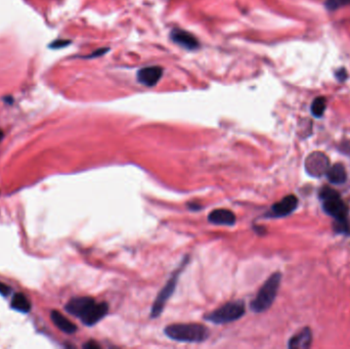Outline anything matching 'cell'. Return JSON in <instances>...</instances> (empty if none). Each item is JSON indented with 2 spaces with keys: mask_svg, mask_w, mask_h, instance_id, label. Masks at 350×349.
<instances>
[{
  "mask_svg": "<svg viewBox=\"0 0 350 349\" xmlns=\"http://www.w3.org/2000/svg\"><path fill=\"white\" fill-rule=\"evenodd\" d=\"M319 199L322 202L323 211L335 220L334 229L339 234L348 236L350 234L348 207L340 194L330 187H323L319 191Z\"/></svg>",
  "mask_w": 350,
  "mask_h": 349,
  "instance_id": "cell-1",
  "label": "cell"
},
{
  "mask_svg": "<svg viewBox=\"0 0 350 349\" xmlns=\"http://www.w3.org/2000/svg\"><path fill=\"white\" fill-rule=\"evenodd\" d=\"M66 310L79 317L86 325H94L106 316L109 311V305L106 302L97 303L91 297L72 298L65 306Z\"/></svg>",
  "mask_w": 350,
  "mask_h": 349,
  "instance_id": "cell-2",
  "label": "cell"
},
{
  "mask_svg": "<svg viewBox=\"0 0 350 349\" xmlns=\"http://www.w3.org/2000/svg\"><path fill=\"white\" fill-rule=\"evenodd\" d=\"M164 332L172 340L189 343L203 342L209 335L208 329L199 323H174L165 328Z\"/></svg>",
  "mask_w": 350,
  "mask_h": 349,
  "instance_id": "cell-3",
  "label": "cell"
},
{
  "mask_svg": "<svg viewBox=\"0 0 350 349\" xmlns=\"http://www.w3.org/2000/svg\"><path fill=\"white\" fill-rule=\"evenodd\" d=\"M282 281V273H272L260 288L258 294L251 302V309L254 312H263L267 310L273 303Z\"/></svg>",
  "mask_w": 350,
  "mask_h": 349,
  "instance_id": "cell-4",
  "label": "cell"
},
{
  "mask_svg": "<svg viewBox=\"0 0 350 349\" xmlns=\"http://www.w3.org/2000/svg\"><path fill=\"white\" fill-rule=\"evenodd\" d=\"M245 313V304L242 301H235V302H228L222 306H220L218 309H215L211 313L206 315V319L220 324V323H227L235 321L239 318H241Z\"/></svg>",
  "mask_w": 350,
  "mask_h": 349,
  "instance_id": "cell-5",
  "label": "cell"
},
{
  "mask_svg": "<svg viewBox=\"0 0 350 349\" xmlns=\"http://www.w3.org/2000/svg\"><path fill=\"white\" fill-rule=\"evenodd\" d=\"M189 262V259L188 258H184V260L182 261V263L180 264V266L174 271V273L172 274V276L169 278V281L166 283V285L164 286V288L160 291V293L158 294L154 304H153V307H152V312H151V316L153 318L155 317H158L164 307H165V304L166 302L168 301V299L172 296L175 288H176V285H177V281H178V277H179V274L180 272L182 271V269L184 268V266L186 265V263Z\"/></svg>",
  "mask_w": 350,
  "mask_h": 349,
  "instance_id": "cell-6",
  "label": "cell"
},
{
  "mask_svg": "<svg viewBox=\"0 0 350 349\" xmlns=\"http://www.w3.org/2000/svg\"><path fill=\"white\" fill-rule=\"evenodd\" d=\"M305 170L306 172L315 178L325 175L328 169L330 168L329 158L321 152H313L305 160Z\"/></svg>",
  "mask_w": 350,
  "mask_h": 349,
  "instance_id": "cell-7",
  "label": "cell"
},
{
  "mask_svg": "<svg viewBox=\"0 0 350 349\" xmlns=\"http://www.w3.org/2000/svg\"><path fill=\"white\" fill-rule=\"evenodd\" d=\"M298 206V199L294 195H289L283 198L281 201L272 205L269 212L266 214L267 217L279 218L285 217L293 213Z\"/></svg>",
  "mask_w": 350,
  "mask_h": 349,
  "instance_id": "cell-8",
  "label": "cell"
},
{
  "mask_svg": "<svg viewBox=\"0 0 350 349\" xmlns=\"http://www.w3.org/2000/svg\"><path fill=\"white\" fill-rule=\"evenodd\" d=\"M171 40L188 51H196L200 48L199 40L190 32L175 28L170 33Z\"/></svg>",
  "mask_w": 350,
  "mask_h": 349,
  "instance_id": "cell-9",
  "label": "cell"
},
{
  "mask_svg": "<svg viewBox=\"0 0 350 349\" xmlns=\"http://www.w3.org/2000/svg\"><path fill=\"white\" fill-rule=\"evenodd\" d=\"M163 69L159 66H149L142 68L137 72V81L148 87L155 86L162 78Z\"/></svg>",
  "mask_w": 350,
  "mask_h": 349,
  "instance_id": "cell-10",
  "label": "cell"
},
{
  "mask_svg": "<svg viewBox=\"0 0 350 349\" xmlns=\"http://www.w3.org/2000/svg\"><path fill=\"white\" fill-rule=\"evenodd\" d=\"M208 220L213 224L232 226L236 223V215L228 209H215L208 215Z\"/></svg>",
  "mask_w": 350,
  "mask_h": 349,
  "instance_id": "cell-11",
  "label": "cell"
},
{
  "mask_svg": "<svg viewBox=\"0 0 350 349\" xmlns=\"http://www.w3.org/2000/svg\"><path fill=\"white\" fill-rule=\"evenodd\" d=\"M312 342V333L309 328H304L298 334L293 336L288 343V347L291 349H307Z\"/></svg>",
  "mask_w": 350,
  "mask_h": 349,
  "instance_id": "cell-12",
  "label": "cell"
},
{
  "mask_svg": "<svg viewBox=\"0 0 350 349\" xmlns=\"http://www.w3.org/2000/svg\"><path fill=\"white\" fill-rule=\"evenodd\" d=\"M326 178L332 184H343L347 180V172L345 167L341 163H336L330 167L325 173Z\"/></svg>",
  "mask_w": 350,
  "mask_h": 349,
  "instance_id": "cell-13",
  "label": "cell"
},
{
  "mask_svg": "<svg viewBox=\"0 0 350 349\" xmlns=\"http://www.w3.org/2000/svg\"><path fill=\"white\" fill-rule=\"evenodd\" d=\"M52 320L54 323L64 333L67 334H74L77 331V327L65 315H63L60 311L58 310H53L51 313Z\"/></svg>",
  "mask_w": 350,
  "mask_h": 349,
  "instance_id": "cell-14",
  "label": "cell"
},
{
  "mask_svg": "<svg viewBox=\"0 0 350 349\" xmlns=\"http://www.w3.org/2000/svg\"><path fill=\"white\" fill-rule=\"evenodd\" d=\"M11 306L20 312H24L27 313L31 310V303L30 301L27 299V297L25 295H23L22 293H17L14 295L12 302H11Z\"/></svg>",
  "mask_w": 350,
  "mask_h": 349,
  "instance_id": "cell-15",
  "label": "cell"
},
{
  "mask_svg": "<svg viewBox=\"0 0 350 349\" xmlns=\"http://www.w3.org/2000/svg\"><path fill=\"white\" fill-rule=\"evenodd\" d=\"M326 108V101L323 97H318L315 98L311 104L310 110H311V114L316 117V118H320Z\"/></svg>",
  "mask_w": 350,
  "mask_h": 349,
  "instance_id": "cell-16",
  "label": "cell"
},
{
  "mask_svg": "<svg viewBox=\"0 0 350 349\" xmlns=\"http://www.w3.org/2000/svg\"><path fill=\"white\" fill-rule=\"evenodd\" d=\"M350 6V0H325L324 7L328 11L334 12L341 8Z\"/></svg>",
  "mask_w": 350,
  "mask_h": 349,
  "instance_id": "cell-17",
  "label": "cell"
},
{
  "mask_svg": "<svg viewBox=\"0 0 350 349\" xmlns=\"http://www.w3.org/2000/svg\"><path fill=\"white\" fill-rule=\"evenodd\" d=\"M335 77L339 82H344L347 79V72L345 68H340L335 71Z\"/></svg>",
  "mask_w": 350,
  "mask_h": 349,
  "instance_id": "cell-18",
  "label": "cell"
},
{
  "mask_svg": "<svg viewBox=\"0 0 350 349\" xmlns=\"http://www.w3.org/2000/svg\"><path fill=\"white\" fill-rule=\"evenodd\" d=\"M11 292V288L9 286H7L6 284L0 282V294L4 295V296H8Z\"/></svg>",
  "mask_w": 350,
  "mask_h": 349,
  "instance_id": "cell-19",
  "label": "cell"
},
{
  "mask_svg": "<svg viewBox=\"0 0 350 349\" xmlns=\"http://www.w3.org/2000/svg\"><path fill=\"white\" fill-rule=\"evenodd\" d=\"M68 44H70V41H68V40H61V41H56L53 45H52V48H54V49H59V48H64V46H66V45H68Z\"/></svg>",
  "mask_w": 350,
  "mask_h": 349,
  "instance_id": "cell-20",
  "label": "cell"
},
{
  "mask_svg": "<svg viewBox=\"0 0 350 349\" xmlns=\"http://www.w3.org/2000/svg\"><path fill=\"white\" fill-rule=\"evenodd\" d=\"M83 347L86 349H97V348H100V345L98 343H96L95 341H89V342L85 343L83 345Z\"/></svg>",
  "mask_w": 350,
  "mask_h": 349,
  "instance_id": "cell-21",
  "label": "cell"
},
{
  "mask_svg": "<svg viewBox=\"0 0 350 349\" xmlns=\"http://www.w3.org/2000/svg\"><path fill=\"white\" fill-rule=\"evenodd\" d=\"M4 136H5V133H4V131H3L2 129H0V142H2V141H3Z\"/></svg>",
  "mask_w": 350,
  "mask_h": 349,
  "instance_id": "cell-22",
  "label": "cell"
}]
</instances>
